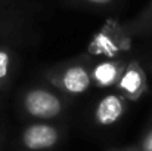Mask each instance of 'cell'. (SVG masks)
I'll list each match as a JSON object with an SVG mask.
<instances>
[{
  "label": "cell",
  "mask_w": 152,
  "mask_h": 151,
  "mask_svg": "<svg viewBox=\"0 0 152 151\" xmlns=\"http://www.w3.org/2000/svg\"><path fill=\"white\" fill-rule=\"evenodd\" d=\"M46 79L59 92L71 96L81 95L93 86L92 67L83 61H71L56 65L46 73Z\"/></svg>",
  "instance_id": "obj_1"
},
{
  "label": "cell",
  "mask_w": 152,
  "mask_h": 151,
  "mask_svg": "<svg viewBox=\"0 0 152 151\" xmlns=\"http://www.w3.org/2000/svg\"><path fill=\"white\" fill-rule=\"evenodd\" d=\"M132 49V36L117 19L108 18L87 45L86 55L114 58Z\"/></svg>",
  "instance_id": "obj_2"
},
{
  "label": "cell",
  "mask_w": 152,
  "mask_h": 151,
  "mask_svg": "<svg viewBox=\"0 0 152 151\" xmlns=\"http://www.w3.org/2000/svg\"><path fill=\"white\" fill-rule=\"evenodd\" d=\"M21 105L28 117L46 122L59 117L64 113L66 104L58 92L45 86H34L25 91Z\"/></svg>",
  "instance_id": "obj_3"
},
{
  "label": "cell",
  "mask_w": 152,
  "mask_h": 151,
  "mask_svg": "<svg viewBox=\"0 0 152 151\" xmlns=\"http://www.w3.org/2000/svg\"><path fill=\"white\" fill-rule=\"evenodd\" d=\"M62 139V129L56 124L39 120L24 127L19 141L27 151H49Z\"/></svg>",
  "instance_id": "obj_4"
},
{
  "label": "cell",
  "mask_w": 152,
  "mask_h": 151,
  "mask_svg": "<svg viewBox=\"0 0 152 151\" xmlns=\"http://www.w3.org/2000/svg\"><path fill=\"white\" fill-rule=\"evenodd\" d=\"M115 86L127 101H139L148 92V79L143 67L137 61H130Z\"/></svg>",
  "instance_id": "obj_5"
},
{
  "label": "cell",
  "mask_w": 152,
  "mask_h": 151,
  "mask_svg": "<svg viewBox=\"0 0 152 151\" xmlns=\"http://www.w3.org/2000/svg\"><path fill=\"white\" fill-rule=\"evenodd\" d=\"M126 111L127 99L118 91H115L99 99L93 111V120L98 126H112L123 119Z\"/></svg>",
  "instance_id": "obj_6"
},
{
  "label": "cell",
  "mask_w": 152,
  "mask_h": 151,
  "mask_svg": "<svg viewBox=\"0 0 152 151\" xmlns=\"http://www.w3.org/2000/svg\"><path fill=\"white\" fill-rule=\"evenodd\" d=\"M127 62L118 58H108L92 67V82L96 88H111L115 86L124 73Z\"/></svg>",
  "instance_id": "obj_7"
},
{
  "label": "cell",
  "mask_w": 152,
  "mask_h": 151,
  "mask_svg": "<svg viewBox=\"0 0 152 151\" xmlns=\"http://www.w3.org/2000/svg\"><path fill=\"white\" fill-rule=\"evenodd\" d=\"M124 28L129 31V34L139 36V34H146L152 31V0L148 3V6L132 21H129Z\"/></svg>",
  "instance_id": "obj_8"
},
{
  "label": "cell",
  "mask_w": 152,
  "mask_h": 151,
  "mask_svg": "<svg viewBox=\"0 0 152 151\" xmlns=\"http://www.w3.org/2000/svg\"><path fill=\"white\" fill-rule=\"evenodd\" d=\"M13 64H15L13 52L9 48L0 45V91L10 83L13 74Z\"/></svg>",
  "instance_id": "obj_9"
},
{
  "label": "cell",
  "mask_w": 152,
  "mask_h": 151,
  "mask_svg": "<svg viewBox=\"0 0 152 151\" xmlns=\"http://www.w3.org/2000/svg\"><path fill=\"white\" fill-rule=\"evenodd\" d=\"M137 145L142 151H152V122L145 129V132H143V135H142Z\"/></svg>",
  "instance_id": "obj_10"
},
{
  "label": "cell",
  "mask_w": 152,
  "mask_h": 151,
  "mask_svg": "<svg viewBox=\"0 0 152 151\" xmlns=\"http://www.w3.org/2000/svg\"><path fill=\"white\" fill-rule=\"evenodd\" d=\"M75 3H80V4H84V6H95V7H102V6H106L109 3H112L114 0H74Z\"/></svg>",
  "instance_id": "obj_11"
},
{
  "label": "cell",
  "mask_w": 152,
  "mask_h": 151,
  "mask_svg": "<svg viewBox=\"0 0 152 151\" xmlns=\"http://www.w3.org/2000/svg\"><path fill=\"white\" fill-rule=\"evenodd\" d=\"M120 151H142L139 148V145H130V147H126V148H121Z\"/></svg>",
  "instance_id": "obj_12"
},
{
  "label": "cell",
  "mask_w": 152,
  "mask_h": 151,
  "mask_svg": "<svg viewBox=\"0 0 152 151\" xmlns=\"http://www.w3.org/2000/svg\"><path fill=\"white\" fill-rule=\"evenodd\" d=\"M112 151H120V150H112Z\"/></svg>",
  "instance_id": "obj_13"
},
{
  "label": "cell",
  "mask_w": 152,
  "mask_h": 151,
  "mask_svg": "<svg viewBox=\"0 0 152 151\" xmlns=\"http://www.w3.org/2000/svg\"><path fill=\"white\" fill-rule=\"evenodd\" d=\"M0 18H1V13H0Z\"/></svg>",
  "instance_id": "obj_14"
}]
</instances>
